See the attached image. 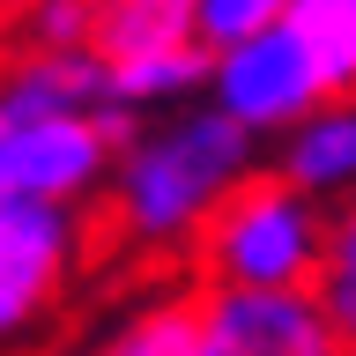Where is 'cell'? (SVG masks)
<instances>
[{"label": "cell", "mask_w": 356, "mask_h": 356, "mask_svg": "<svg viewBox=\"0 0 356 356\" xmlns=\"http://www.w3.org/2000/svg\"><path fill=\"white\" fill-rule=\"evenodd\" d=\"M260 171V134L238 127L222 104H178L141 119L111 163V230L134 252H193L222 200Z\"/></svg>", "instance_id": "cell-1"}, {"label": "cell", "mask_w": 356, "mask_h": 356, "mask_svg": "<svg viewBox=\"0 0 356 356\" xmlns=\"http://www.w3.org/2000/svg\"><path fill=\"white\" fill-rule=\"evenodd\" d=\"M327 200L297 193L282 171H252L193 238V267L222 289H312L327 260Z\"/></svg>", "instance_id": "cell-2"}, {"label": "cell", "mask_w": 356, "mask_h": 356, "mask_svg": "<svg viewBox=\"0 0 356 356\" xmlns=\"http://www.w3.org/2000/svg\"><path fill=\"white\" fill-rule=\"evenodd\" d=\"M134 134H141V119L119 104L60 111V119H15V127H0V200L89 208L111 186V163Z\"/></svg>", "instance_id": "cell-3"}, {"label": "cell", "mask_w": 356, "mask_h": 356, "mask_svg": "<svg viewBox=\"0 0 356 356\" xmlns=\"http://www.w3.org/2000/svg\"><path fill=\"white\" fill-rule=\"evenodd\" d=\"M89 245L82 208L52 200H0V349H15L67 305Z\"/></svg>", "instance_id": "cell-4"}, {"label": "cell", "mask_w": 356, "mask_h": 356, "mask_svg": "<svg viewBox=\"0 0 356 356\" xmlns=\"http://www.w3.org/2000/svg\"><path fill=\"white\" fill-rule=\"evenodd\" d=\"M208 104H222L252 134H289L312 104H327V89H319V67H312V52L297 44V30L275 22L260 38H238V44L216 52V67H208Z\"/></svg>", "instance_id": "cell-5"}, {"label": "cell", "mask_w": 356, "mask_h": 356, "mask_svg": "<svg viewBox=\"0 0 356 356\" xmlns=\"http://www.w3.org/2000/svg\"><path fill=\"white\" fill-rule=\"evenodd\" d=\"M193 356H349L312 289H222L200 282Z\"/></svg>", "instance_id": "cell-6"}, {"label": "cell", "mask_w": 356, "mask_h": 356, "mask_svg": "<svg viewBox=\"0 0 356 356\" xmlns=\"http://www.w3.org/2000/svg\"><path fill=\"white\" fill-rule=\"evenodd\" d=\"M104 104H111V67L97 44H15L0 60V127L104 111Z\"/></svg>", "instance_id": "cell-7"}, {"label": "cell", "mask_w": 356, "mask_h": 356, "mask_svg": "<svg viewBox=\"0 0 356 356\" xmlns=\"http://www.w3.org/2000/svg\"><path fill=\"white\" fill-rule=\"evenodd\" d=\"M275 171L312 200H349L356 193V97H327V104H312L297 127L282 134V156H275Z\"/></svg>", "instance_id": "cell-8"}, {"label": "cell", "mask_w": 356, "mask_h": 356, "mask_svg": "<svg viewBox=\"0 0 356 356\" xmlns=\"http://www.w3.org/2000/svg\"><path fill=\"white\" fill-rule=\"evenodd\" d=\"M111 67V104L134 119H163V111L208 97V44H171V52H141V60H104Z\"/></svg>", "instance_id": "cell-9"}, {"label": "cell", "mask_w": 356, "mask_h": 356, "mask_svg": "<svg viewBox=\"0 0 356 356\" xmlns=\"http://www.w3.org/2000/svg\"><path fill=\"white\" fill-rule=\"evenodd\" d=\"M89 44L104 60H141V52L200 44V0H97Z\"/></svg>", "instance_id": "cell-10"}, {"label": "cell", "mask_w": 356, "mask_h": 356, "mask_svg": "<svg viewBox=\"0 0 356 356\" xmlns=\"http://www.w3.org/2000/svg\"><path fill=\"white\" fill-rule=\"evenodd\" d=\"M193 349H200V282L134 305L127 319L104 334L97 356H193Z\"/></svg>", "instance_id": "cell-11"}, {"label": "cell", "mask_w": 356, "mask_h": 356, "mask_svg": "<svg viewBox=\"0 0 356 356\" xmlns=\"http://www.w3.org/2000/svg\"><path fill=\"white\" fill-rule=\"evenodd\" d=\"M289 30L319 67L327 97H356V0H289Z\"/></svg>", "instance_id": "cell-12"}, {"label": "cell", "mask_w": 356, "mask_h": 356, "mask_svg": "<svg viewBox=\"0 0 356 356\" xmlns=\"http://www.w3.org/2000/svg\"><path fill=\"white\" fill-rule=\"evenodd\" d=\"M312 297L327 305L334 334H341V349L356 356V193L334 200V222H327V260H319V282Z\"/></svg>", "instance_id": "cell-13"}, {"label": "cell", "mask_w": 356, "mask_h": 356, "mask_svg": "<svg viewBox=\"0 0 356 356\" xmlns=\"http://www.w3.org/2000/svg\"><path fill=\"white\" fill-rule=\"evenodd\" d=\"M282 15H289V0H200V44L222 52V44H238V38L275 30Z\"/></svg>", "instance_id": "cell-14"}, {"label": "cell", "mask_w": 356, "mask_h": 356, "mask_svg": "<svg viewBox=\"0 0 356 356\" xmlns=\"http://www.w3.org/2000/svg\"><path fill=\"white\" fill-rule=\"evenodd\" d=\"M89 15L97 0H22L15 44H89Z\"/></svg>", "instance_id": "cell-15"}, {"label": "cell", "mask_w": 356, "mask_h": 356, "mask_svg": "<svg viewBox=\"0 0 356 356\" xmlns=\"http://www.w3.org/2000/svg\"><path fill=\"white\" fill-rule=\"evenodd\" d=\"M22 15V0H0V22H15Z\"/></svg>", "instance_id": "cell-16"}]
</instances>
